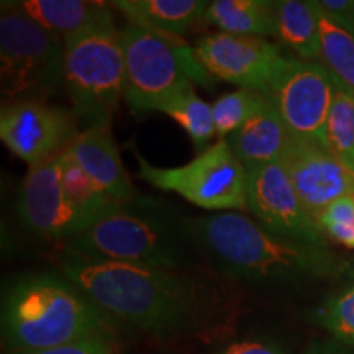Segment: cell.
Wrapping results in <instances>:
<instances>
[{
    "mask_svg": "<svg viewBox=\"0 0 354 354\" xmlns=\"http://www.w3.org/2000/svg\"><path fill=\"white\" fill-rule=\"evenodd\" d=\"M59 156L30 166L20 187L19 216L37 236L68 241L94 223L66 194Z\"/></svg>",
    "mask_w": 354,
    "mask_h": 354,
    "instance_id": "12",
    "label": "cell"
},
{
    "mask_svg": "<svg viewBox=\"0 0 354 354\" xmlns=\"http://www.w3.org/2000/svg\"><path fill=\"white\" fill-rule=\"evenodd\" d=\"M279 165L289 176L305 210L318 223L335 201L354 197V174L320 145L290 136Z\"/></svg>",
    "mask_w": 354,
    "mask_h": 354,
    "instance_id": "14",
    "label": "cell"
},
{
    "mask_svg": "<svg viewBox=\"0 0 354 354\" xmlns=\"http://www.w3.org/2000/svg\"><path fill=\"white\" fill-rule=\"evenodd\" d=\"M63 38L2 3L0 17V84L2 97L13 102H46L64 86Z\"/></svg>",
    "mask_w": 354,
    "mask_h": 354,
    "instance_id": "6",
    "label": "cell"
},
{
    "mask_svg": "<svg viewBox=\"0 0 354 354\" xmlns=\"http://www.w3.org/2000/svg\"><path fill=\"white\" fill-rule=\"evenodd\" d=\"M266 100L268 95L253 88H238L218 97L212 104L216 135L221 140H227V136H232L234 131L240 130L263 107Z\"/></svg>",
    "mask_w": 354,
    "mask_h": 354,
    "instance_id": "25",
    "label": "cell"
},
{
    "mask_svg": "<svg viewBox=\"0 0 354 354\" xmlns=\"http://www.w3.org/2000/svg\"><path fill=\"white\" fill-rule=\"evenodd\" d=\"M289 138V130L281 113L268 97L263 107L240 130L228 136L227 141L241 165L250 169V167L279 162Z\"/></svg>",
    "mask_w": 354,
    "mask_h": 354,
    "instance_id": "17",
    "label": "cell"
},
{
    "mask_svg": "<svg viewBox=\"0 0 354 354\" xmlns=\"http://www.w3.org/2000/svg\"><path fill=\"white\" fill-rule=\"evenodd\" d=\"M331 223H354V197H342L335 201L323 212L320 218V227Z\"/></svg>",
    "mask_w": 354,
    "mask_h": 354,
    "instance_id": "29",
    "label": "cell"
},
{
    "mask_svg": "<svg viewBox=\"0 0 354 354\" xmlns=\"http://www.w3.org/2000/svg\"><path fill=\"white\" fill-rule=\"evenodd\" d=\"M317 322L338 342L354 344V287L323 305L317 313Z\"/></svg>",
    "mask_w": 354,
    "mask_h": 354,
    "instance_id": "26",
    "label": "cell"
},
{
    "mask_svg": "<svg viewBox=\"0 0 354 354\" xmlns=\"http://www.w3.org/2000/svg\"><path fill=\"white\" fill-rule=\"evenodd\" d=\"M64 87L86 128L112 125L125 87L122 33L105 24L64 41Z\"/></svg>",
    "mask_w": 354,
    "mask_h": 354,
    "instance_id": "5",
    "label": "cell"
},
{
    "mask_svg": "<svg viewBox=\"0 0 354 354\" xmlns=\"http://www.w3.org/2000/svg\"><path fill=\"white\" fill-rule=\"evenodd\" d=\"M246 171L248 210L261 227L287 240L326 246L325 232L305 210L289 176L279 162Z\"/></svg>",
    "mask_w": 354,
    "mask_h": 354,
    "instance_id": "10",
    "label": "cell"
},
{
    "mask_svg": "<svg viewBox=\"0 0 354 354\" xmlns=\"http://www.w3.org/2000/svg\"><path fill=\"white\" fill-rule=\"evenodd\" d=\"M307 354H351L344 349L335 346V344L330 343H323V344H315L307 351Z\"/></svg>",
    "mask_w": 354,
    "mask_h": 354,
    "instance_id": "31",
    "label": "cell"
},
{
    "mask_svg": "<svg viewBox=\"0 0 354 354\" xmlns=\"http://www.w3.org/2000/svg\"><path fill=\"white\" fill-rule=\"evenodd\" d=\"M216 354H287L276 339L268 336H243L216 349Z\"/></svg>",
    "mask_w": 354,
    "mask_h": 354,
    "instance_id": "27",
    "label": "cell"
},
{
    "mask_svg": "<svg viewBox=\"0 0 354 354\" xmlns=\"http://www.w3.org/2000/svg\"><path fill=\"white\" fill-rule=\"evenodd\" d=\"M194 51L207 74L263 94L284 59L276 44L266 38L221 32L202 38Z\"/></svg>",
    "mask_w": 354,
    "mask_h": 354,
    "instance_id": "13",
    "label": "cell"
},
{
    "mask_svg": "<svg viewBox=\"0 0 354 354\" xmlns=\"http://www.w3.org/2000/svg\"><path fill=\"white\" fill-rule=\"evenodd\" d=\"M325 234L348 248H354V223H331L323 227Z\"/></svg>",
    "mask_w": 354,
    "mask_h": 354,
    "instance_id": "30",
    "label": "cell"
},
{
    "mask_svg": "<svg viewBox=\"0 0 354 354\" xmlns=\"http://www.w3.org/2000/svg\"><path fill=\"white\" fill-rule=\"evenodd\" d=\"M51 33L66 39L112 24V3L86 0H21L8 2Z\"/></svg>",
    "mask_w": 354,
    "mask_h": 354,
    "instance_id": "16",
    "label": "cell"
},
{
    "mask_svg": "<svg viewBox=\"0 0 354 354\" xmlns=\"http://www.w3.org/2000/svg\"><path fill=\"white\" fill-rule=\"evenodd\" d=\"M264 94L281 113L290 136L328 149L335 82L325 66L284 57Z\"/></svg>",
    "mask_w": 354,
    "mask_h": 354,
    "instance_id": "9",
    "label": "cell"
},
{
    "mask_svg": "<svg viewBox=\"0 0 354 354\" xmlns=\"http://www.w3.org/2000/svg\"><path fill=\"white\" fill-rule=\"evenodd\" d=\"M335 97L328 118V149L354 174V91L333 76Z\"/></svg>",
    "mask_w": 354,
    "mask_h": 354,
    "instance_id": "24",
    "label": "cell"
},
{
    "mask_svg": "<svg viewBox=\"0 0 354 354\" xmlns=\"http://www.w3.org/2000/svg\"><path fill=\"white\" fill-rule=\"evenodd\" d=\"M125 56L123 97L135 112H159L171 97L194 81H207V71L179 37L128 25L122 30Z\"/></svg>",
    "mask_w": 354,
    "mask_h": 354,
    "instance_id": "7",
    "label": "cell"
},
{
    "mask_svg": "<svg viewBox=\"0 0 354 354\" xmlns=\"http://www.w3.org/2000/svg\"><path fill=\"white\" fill-rule=\"evenodd\" d=\"M313 6L320 32L323 66L331 76L354 91V35L331 19L318 2H313Z\"/></svg>",
    "mask_w": 354,
    "mask_h": 354,
    "instance_id": "22",
    "label": "cell"
},
{
    "mask_svg": "<svg viewBox=\"0 0 354 354\" xmlns=\"http://www.w3.org/2000/svg\"><path fill=\"white\" fill-rule=\"evenodd\" d=\"M140 177L153 187L176 192L205 210H248V171L227 140H218L177 167L149 165L135 151Z\"/></svg>",
    "mask_w": 354,
    "mask_h": 354,
    "instance_id": "8",
    "label": "cell"
},
{
    "mask_svg": "<svg viewBox=\"0 0 354 354\" xmlns=\"http://www.w3.org/2000/svg\"><path fill=\"white\" fill-rule=\"evenodd\" d=\"M61 271L110 318L149 335L189 333L203 323V287L177 269L64 256Z\"/></svg>",
    "mask_w": 354,
    "mask_h": 354,
    "instance_id": "1",
    "label": "cell"
},
{
    "mask_svg": "<svg viewBox=\"0 0 354 354\" xmlns=\"http://www.w3.org/2000/svg\"><path fill=\"white\" fill-rule=\"evenodd\" d=\"M71 156L113 201L127 205L138 198L135 185L123 166L112 125H95L79 131L68 146Z\"/></svg>",
    "mask_w": 354,
    "mask_h": 354,
    "instance_id": "15",
    "label": "cell"
},
{
    "mask_svg": "<svg viewBox=\"0 0 354 354\" xmlns=\"http://www.w3.org/2000/svg\"><path fill=\"white\" fill-rule=\"evenodd\" d=\"M148 203L138 197L95 221L64 241V256L177 269L185 259V241H190L185 221L180 227L167 215L153 212Z\"/></svg>",
    "mask_w": 354,
    "mask_h": 354,
    "instance_id": "4",
    "label": "cell"
},
{
    "mask_svg": "<svg viewBox=\"0 0 354 354\" xmlns=\"http://www.w3.org/2000/svg\"><path fill=\"white\" fill-rule=\"evenodd\" d=\"M185 228L190 241L202 248L220 272L250 284L322 277L342 269L328 246L277 236L234 212L185 220Z\"/></svg>",
    "mask_w": 354,
    "mask_h": 354,
    "instance_id": "2",
    "label": "cell"
},
{
    "mask_svg": "<svg viewBox=\"0 0 354 354\" xmlns=\"http://www.w3.org/2000/svg\"><path fill=\"white\" fill-rule=\"evenodd\" d=\"M159 112L169 115L171 118L184 128L189 138L196 146L197 154L209 148L210 140L216 133L212 105L203 102L194 91V84L180 88L174 97L159 109Z\"/></svg>",
    "mask_w": 354,
    "mask_h": 354,
    "instance_id": "23",
    "label": "cell"
},
{
    "mask_svg": "<svg viewBox=\"0 0 354 354\" xmlns=\"http://www.w3.org/2000/svg\"><path fill=\"white\" fill-rule=\"evenodd\" d=\"M77 133L73 110L53 107L46 102H13L0 113L3 145L30 166L66 151Z\"/></svg>",
    "mask_w": 354,
    "mask_h": 354,
    "instance_id": "11",
    "label": "cell"
},
{
    "mask_svg": "<svg viewBox=\"0 0 354 354\" xmlns=\"http://www.w3.org/2000/svg\"><path fill=\"white\" fill-rule=\"evenodd\" d=\"M276 38L302 61L320 57V32L313 2H276Z\"/></svg>",
    "mask_w": 354,
    "mask_h": 354,
    "instance_id": "20",
    "label": "cell"
},
{
    "mask_svg": "<svg viewBox=\"0 0 354 354\" xmlns=\"http://www.w3.org/2000/svg\"><path fill=\"white\" fill-rule=\"evenodd\" d=\"M17 354H117V348L110 336H95V338L81 339V342L64 344V346Z\"/></svg>",
    "mask_w": 354,
    "mask_h": 354,
    "instance_id": "28",
    "label": "cell"
},
{
    "mask_svg": "<svg viewBox=\"0 0 354 354\" xmlns=\"http://www.w3.org/2000/svg\"><path fill=\"white\" fill-rule=\"evenodd\" d=\"M202 19L221 33L276 37V2L268 0H215Z\"/></svg>",
    "mask_w": 354,
    "mask_h": 354,
    "instance_id": "19",
    "label": "cell"
},
{
    "mask_svg": "<svg viewBox=\"0 0 354 354\" xmlns=\"http://www.w3.org/2000/svg\"><path fill=\"white\" fill-rule=\"evenodd\" d=\"M342 26H344V28H346L348 32H351V33L354 35V13H353V17H351V19H349V20L346 21V24L342 25Z\"/></svg>",
    "mask_w": 354,
    "mask_h": 354,
    "instance_id": "32",
    "label": "cell"
},
{
    "mask_svg": "<svg viewBox=\"0 0 354 354\" xmlns=\"http://www.w3.org/2000/svg\"><path fill=\"white\" fill-rule=\"evenodd\" d=\"M107 313L74 286L53 274H28L2 300L3 339L15 353L41 351L110 336Z\"/></svg>",
    "mask_w": 354,
    "mask_h": 354,
    "instance_id": "3",
    "label": "cell"
},
{
    "mask_svg": "<svg viewBox=\"0 0 354 354\" xmlns=\"http://www.w3.org/2000/svg\"><path fill=\"white\" fill-rule=\"evenodd\" d=\"M113 8L120 10L130 25L156 33L180 37L205 13L209 2L202 0H117Z\"/></svg>",
    "mask_w": 354,
    "mask_h": 354,
    "instance_id": "18",
    "label": "cell"
},
{
    "mask_svg": "<svg viewBox=\"0 0 354 354\" xmlns=\"http://www.w3.org/2000/svg\"><path fill=\"white\" fill-rule=\"evenodd\" d=\"M61 180H63L64 190L74 205L82 212L92 223L99 221L113 212L122 209V203L113 201L107 192H104L94 180L86 174V171L77 165L76 159L71 153H61Z\"/></svg>",
    "mask_w": 354,
    "mask_h": 354,
    "instance_id": "21",
    "label": "cell"
}]
</instances>
